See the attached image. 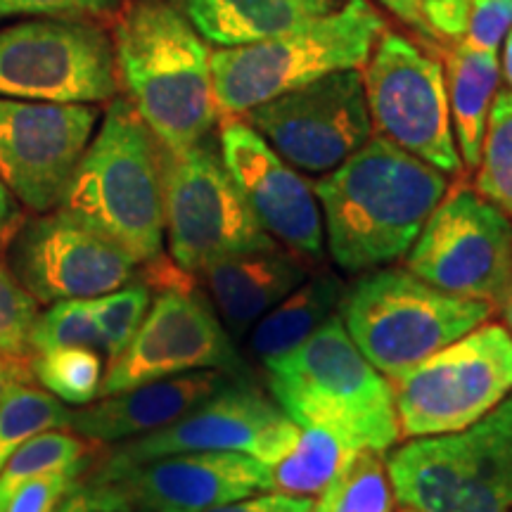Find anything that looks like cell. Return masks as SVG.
Masks as SVG:
<instances>
[{"label":"cell","instance_id":"6da1fadb","mask_svg":"<svg viewBox=\"0 0 512 512\" xmlns=\"http://www.w3.org/2000/svg\"><path fill=\"white\" fill-rule=\"evenodd\" d=\"M332 261L347 273L401 259L448 192V176L389 143L370 138L313 185Z\"/></svg>","mask_w":512,"mask_h":512},{"label":"cell","instance_id":"7a4b0ae2","mask_svg":"<svg viewBox=\"0 0 512 512\" xmlns=\"http://www.w3.org/2000/svg\"><path fill=\"white\" fill-rule=\"evenodd\" d=\"M117 74L140 119L166 152L188 150L219 121L207 41L162 0L128 8L114 41Z\"/></svg>","mask_w":512,"mask_h":512},{"label":"cell","instance_id":"3957f363","mask_svg":"<svg viewBox=\"0 0 512 512\" xmlns=\"http://www.w3.org/2000/svg\"><path fill=\"white\" fill-rule=\"evenodd\" d=\"M60 209L110 238L138 264L164 254L159 143L126 98H112Z\"/></svg>","mask_w":512,"mask_h":512},{"label":"cell","instance_id":"277c9868","mask_svg":"<svg viewBox=\"0 0 512 512\" xmlns=\"http://www.w3.org/2000/svg\"><path fill=\"white\" fill-rule=\"evenodd\" d=\"M264 368L268 392L299 427H328L356 448L382 453L401 439L394 384L351 342L339 313Z\"/></svg>","mask_w":512,"mask_h":512},{"label":"cell","instance_id":"5b68a950","mask_svg":"<svg viewBox=\"0 0 512 512\" xmlns=\"http://www.w3.org/2000/svg\"><path fill=\"white\" fill-rule=\"evenodd\" d=\"M387 31L370 0H347L304 27L249 46L216 48L209 57L219 117H242L278 95L342 69H363Z\"/></svg>","mask_w":512,"mask_h":512},{"label":"cell","instance_id":"8992f818","mask_svg":"<svg viewBox=\"0 0 512 512\" xmlns=\"http://www.w3.org/2000/svg\"><path fill=\"white\" fill-rule=\"evenodd\" d=\"M491 313L486 302L441 292L403 268L363 275L339 304L351 342L392 384Z\"/></svg>","mask_w":512,"mask_h":512},{"label":"cell","instance_id":"52a82bcc","mask_svg":"<svg viewBox=\"0 0 512 512\" xmlns=\"http://www.w3.org/2000/svg\"><path fill=\"white\" fill-rule=\"evenodd\" d=\"M394 498L418 512H512V394L463 432L387 456Z\"/></svg>","mask_w":512,"mask_h":512},{"label":"cell","instance_id":"ba28073f","mask_svg":"<svg viewBox=\"0 0 512 512\" xmlns=\"http://www.w3.org/2000/svg\"><path fill=\"white\" fill-rule=\"evenodd\" d=\"M512 394V335L489 323L418 363L394 384L406 439L463 432Z\"/></svg>","mask_w":512,"mask_h":512},{"label":"cell","instance_id":"9c48e42d","mask_svg":"<svg viewBox=\"0 0 512 512\" xmlns=\"http://www.w3.org/2000/svg\"><path fill=\"white\" fill-rule=\"evenodd\" d=\"M162 157L164 238L169 256L197 275L221 256L278 245L254 219L209 136Z\"/></svg>","mask_w":512,"mask_h":512},{"label":"cell","instance_id":"30bf717a","mask_svg":"<svg viewBox=\"0 0 512 512\" xmlns=\"http://www.w3.org/2000/svg\"><path fill=\"white\" fill-rule=\"evenodd\" d=\"M117 57L105 31L50 17L0 31V98L98 105L119 91Z\"/></svg>","mask_w":512,"mask_h":512},{"label":"cell","instance_id":"8fae6325","mask_svg":"<svg viewBox=\"0 0 512 512\" xmlns=\"http://www.w3.org/2000/svg\"><path fill=\"white\" fill-rule=\"evenodd\" d=\"M370 121L380 138L446 176L463 171L448 110L444 67L396 31L377 38L366 69Z\"/></svg>","mask_w":512,"mask_h":512},{"label":"cell","instance_id":"7c38bea8","mask_svg":"<svg viewBox=\"0 0 512 512\" xmlns=\"http://www.w3.org/2000/svg\"><path fill=\"white\" fill-rule=\"evenodd\" d=\"M93 467L81 477L93 510L207 512L273 491L271 467L240 451L174 453L124 467Z\"/></svg>","mask_w":512,"mask_h":512},{"label":"cell","instance_id":"4fadbf2b","mask_svg":"<svg viewBox=\"0 0 512 512\" xmlns=\"http://www.w3.org/2000/svg\"><path fill=\"white\" fill-rule=\"evenodd\" d=\"M406 271L498 309L512 278V221L479 192H446L408 249Z\"/></svg>","mask_w":512,"mask_h":512},{"label":"cell","instance_id":"5bb4252c","mask_svg":"<svg viewBox=\"0 0 512 512\" xmlns=\"http://www.w3.org/2000/svg\"><path fill=\"white\" fill-rule=\"evenodd\" d=\"M245 121L304 174H330L373 136L361 69H342L247 110Z\"/></svg>","mask_w":512,"mask_h":512},{"label":"cell","instance_id":"9a60e30c","mask_svg":"<svg viewBox=\"0 0 512 512\" xmlns=\"http://www.w3.org/2000/svg\"><path fill=\"white\" fill-rule=\"evenodd\" d=\"M299 432L302 427L287 418L278 403L252 382L235 377L226 389L181 420L145 437L112 444L102 460L95 458V463L124 467L174 453L240 451L273 467L292 451Z\"/></svg>","mask_w":512,"mask_h":512},{"label":"cell","instance_id":"2e32d148","mask_svg":"<svg viewBox=\"0 0 512 512\" xmlns=\"http://www.w3.org/2000/svg\"><path fill=\"white\" fill-rule=\"evenodd\" d=\"M5 264L38 306L102 297L140 275L131 254L60 207L24 219L5 249Z\"/></svg>","mask_w":512,"mask_h":512},{"label":"cell","instance_id":"e0dca14e","mask_svg":"<svg viewBox=\"0 0 512 512\" xmlns=\"http://www.w3.org/2000/svg\"><path fill=\"white\" fill-rule=\"evenodd\" d=\"M98 119L95 105L0 98V181L22 207H60Z\"/></svg>","mask_w":512,"mask_h":512},{"label":"cell","instance_id":"ac0fdd59","mask_svg":"<svg viewBox=\"0 0 512 512\" xmlns=\"http://www.w3.org/2000/svg\"><path fill=\"white\" fill-rule=\"evenodd\" d=\"M242 358L211 304L197 290H162L128 347L107 366L100 396L195 370H235Z\"/></svg>","mask_w":512,"mask_h":512},{"label":"cell","instance_id":"d6986e66","mask_svg":"<svg viewBox=\"0 0 512 512\" xmlns=\"http://www.w3.org/2000/svg\"><path fill=\"white\" fill-rule=\"evenodd\" d=\"M219 150L256 223L309 264L323 261L325 230L313 185L240 117L223 119Z\"/></svg>","mask_w":512,"mask_h":512},{"label":"cell","instance_id":"ffe728a7","mask_svg":"<svg viewBox=\"0 0 512 512\" xmlns=\"http://www.w3.org/2000/svg\"><path fill=\"white\" fill-rule=\"evenodd\" d=\"M228 370H195L100 396L69 415V430L98 446H112L164 430L235 380Z\"/></svg>","mask_w":512,"mask_h":512},{"label":"cell","instance_id":"44dd1931","mask_svg":"<svg viewBox=\"0 0 512 512\" xmlns=\"http://www.w3.org/2000/svg\"><path fill=\"white\" fill-rule=\"evenodd\" d=\"M309 261L283 245L247 249L211 261L200 273L230 337L247 335L280 299L309 278Z\"/></svg>","mask_w":512,"mask_h":512},{"label":"cell","instance_id":"7402d4cb","mask_svg":"<svg viewBox=\"0 0 512 512\" xmlns=\"http://www.w3.org/2000/svg\"><path fill=\"white\" fill-rule=\"evenodd\" d=\"M183 15L216 48L283 36L335 10V0H181Z\"/></svg>","mask_w":512,"mask_h":512},{"label":"cell","instance_id":"603a6c76","mask_svg":"<svg viewBox=\"0 0 512 512\" xmlns=\"http://www.w3.org/2000/svg\"><path fill=\"white\" fill-rule=\"evenodd\" d=\"M444 57L448 110L458 155L467 169H477L486 119L501 81V64L496 53H484L465 43H451Z\"/></svg>","mask_w":512,"mask_h":512},{"label":"cell","instance_id":"cb8c5ba5","mask_svg":"<svg viewBox=\"0 0 512 512\" xmlns=\"http://www.w3.org/2000/svg\"><path fill=\"white\" fill-rule=\"evenodd\" d=\"M344 292L347 287L335 273L309 275L266 316L256 320L249 347L264 363L290 354L335 316Z\"/></svg>","mask_w":512,"mask_h":512},{"label":"cell","instance_id":"d4e9b609","mask_svg":"<svg viewBox=\"0 0 512 512\" xmlns=\"http://www.w3.org/2000/svg\"><path fill=\"white\" fill-rule=\"evenodd\" d=\"M356 451L361 448L328 427L306 425L292 451L271 467L273 491L306 498L320 496Z\"/></svg>","mask_w":512,"mask_h":512},{"label":"cell","instance_id":"484cf974","mask_svg":"<svg viewBox=\"0 0 512 512\" xmlns=\"http://www.w3.org/2000/svg\"><path fill=\"white\" fill-rule=\"evenodd\" d=\"M95 446L98 444L72 430H48L24 441L0 470V512H5L15 491L29 479L64 467L93 463L98 458Z\"/></svg>","mask_w":512,"mask_h":512},{"label":"cell","instance_id":"4316f807","mask_svg":"<svg viewBox=\"0 0 512 512\" xmlns=\"http://www.w3.org/2000/svg\"><path fill=\"white\" fill-rule=\"evenodd\" d=\"M394 489L387 456L375 448L356 451L313 503L316 512H392Z\"/></svg>","mask_w":512,"mask_h":512},{"label":"cell","instance_id":"83f0119b","mask_svg":"<svg viewBox=\"0 0 512 512\" xmlns=\"http://www.w3.org/2000/svg\"><path fill=\"white\" fill-rule=\"evenodd\" d=\"M29 370L38 387L46 389L67 406H88L100 399L105 361L102 354L88 347H67L31 354Z\"/></svg>","mask_w":512,"mask_h":512},{"label":"cell","instance_id":"f1b7e54d","mask_svg":"<svg viewBox=\"0 0 512 512\" xmlns=\"http://www.w3.org/2000/svg\"><path fill=\"white\" fill-rule=\"evenodd\" d=\"M72 408L34 382L12 387L0 401V470L24 441L48 430H69Z\"/></svg>","mask_w":512,"mask_h":512},{"label":"cell","instance_id":"f546056e","mask_svg":"<svg viewBox=\"0 0 512 512\" xmlns=\"http://www.w3.org/2000/svg\"><path fill=\"white\" fill-rule=\"evenodd\" d=\"M477 192L512 221V91H498L491 102L477 166Z\"/></svg>","mask_w":512,"mask_h":512},{"label":"cell","instance_id":"4dcf8cb0","mask_svg":"<svg viewBox=\"0 0 512 512\" xmlns=\"http://www.w3.org/2000/svg\"><path fill=\"white\" fill-rule=\"evenodd\" d=\"M31 354L67 347H88L102 354L100 328L95 323L91 299H62L38 311L29 335Z\"/></svg>","mask_w":512,"mask_h":512},{"label":"cell","instance_id":"1f68e13d","mask_svg":"<svg viewBox=\"0 0 512 512\" xmlns=\"http://www.w3.org/2000/svg\"><path fill=\"white\" fill-rule=\"evenodd\" d=\"M152 304V290L143 280H133L119 290L91 299L95 323L102 337V356L107 366L128 347Z\"/></svg>","mask_w":512,"mask_h":512},{"label":"cell","instance_id":"d6a6232c","mask_svg":"<svg viewBox=\"0 0 512 512\" xmlns=\"http://www.w3.org/2000/svg\"><path fill=\"white\" fill-rule=\"evenodd\" d=\"M38 311L36 299L22 290L5 259H0V354L31 356L29 335Z\"/></svg>","mask_w":512,"mask_h":512},{"label":"cell","instance_id":"836d02e7","mask_svg":"<svg viewBox=\"0 0 512 512\" xmlns=\"http://www.w3.org/2000/svg\"><path fill=\"white\" fill-rule=\"evenodd\" d=\"M95 463V460H93ZM93 463H81L64 467V470L48 472V475L34 477L24 482L10 498L5 512H53L60 498L72 489L76 479H81L91 470Z\"/></svg>","mask_w":512,"mask_h":512},{"label":"cell","instance_id":"e575fe53","mask_svg":"<svg viewBox=\"0 0 512 512\" xmlns=\"http://www.w3.org/2000/svg\"><path fill=\"white\" fill-rule=\"evenodd\" d=\"M512 27V0H475L467 34L460 43L465 46L496 53Z\"/></svg>","mask_w":512,"mask_h":512},{"label":"cell","instance_id":"d590c367","mask_svg":"<svg viewBox=\"0 0 512 512\" xmlns=\"http://www.w3.org/2000/svg\"><path fill=\"white\" fill-rule=\"evenodd\" d=\"M119 0H0V17L43 15V17H102L117 10Z\"/></svg>","mask_w":512,"mask_h":512},{"label":"cell","instance_id":"8d00e7d4","mask_svg":"<svg viewBox=\"0 0 512 512\" xmlns=\"http://www.w3.org/2000/svg\"><path fill=\"white\" fill-rule=\"evenodd\" d=\"M475 0H420V15L430 38L460 43L467 34Z\"/></svg>","mask_w":512,"mask_h":512},{"label":"cell","instance_id":"74e56055","mask_svg":"<svg viewBox=\"0 0 512 512\" xmlns=\"http://www.w3.org/2000/svg\"><path fill=\"white\" fill-rule=\"evenodd\" d=\"M313 498L306 496H290L283 491H264L249 498H240V501L219 505V508L207 512H311Z\"/></svg>","mask_w":512,"mask_h":512},{"label":"cell","instance_id":"f35d334b","mask_svg":"<svg viewBox=\"0 0 512 512\" xmlns=\"http://www.w3.org/2000/svg\"><path fill=\"white\" fill-rule=\"evenodd\" d=\"M22 223V204L15 200V195H12V192L5 188V183L0 181V252L8 249L10 240L15 238V233Z\"/></svg>","mask_w":512,"mask_h":512},{"label":"cell","instance_id":"ab89813d","mask_svg":"<svg viewBox=\"0 0 512 512\" xmlns=\"http://www.w3.org/2000/svg\"><path fill=\"white\" fill-rule=\"evenodd\" d=\"M22 382H34L29 370V358L0 354V401L5 399V394H8L12 387H17V384Z\"/></svg>","mask_w":512,"mask_h":512},{"label":"cell","instance_id":"60d3db41","mask_svg":"<svg viewBox=\"0 0 512 512\" xmlns=\"http://www.w3.org/2000/svg\"><path fill=\"white\" fill-rule=\"evenodd\" d=\"M377 3L392 12L394 17H399L401 22H406L408 27H413L415 31H420L422 36L430 38V34H427V29H425V22H422V15H420V0H377Z\"/></svg>","mask_w":512,"mask_h":512},{"label":"cell","instance_id":"b9f144b4","mask_svg":"<svg viewBox=\"0 0 512 512\" xmlns=\"http://www.w3.org/2000/svg\"><path fill=\"white\" fill-rule=\"evenodd\" d=\"M91 510L93 505H91V496H88L86 484H83L81 479H76L72 489L60 498V503L55 505L53 512H91Z\"/></svg>","mask_w":512,"mask_h":512},{"label":"cell","instance_id":"7bdbcfd3","mask_svg":"<svg viewBox=\"0 0 512 512\" xmlns=\"http://www.w3.org/2000/svg\"><path fill=\"white\" fill-rule=\"evenodd\" d=\"M503 74L505 81L510 83V91H512V27L505 36V50H503Z\"/></svg>","mask_w":512,"mask_h":512},{"label":"cell","instance_id":"ee69618b","mask_svg":"<svg viewBox=\"0 0 512 512\" xmlns=\"http://www.w3.org/2000/svg\"><path fill=\"white\" fill-rule=\"evenodd\" d=\"M498 309L503 311L505 330H508L512 335V278H510V285H508V290H505V297H503V302H501V306H498Z\"/></svg>","mask_w":512,"mask_h":512},{"label":"cell","instance_id":"f6af8a7d","mask_svg":"<svg viewBox=\"0 0 512 512\" xmlns=\"http://www.w3.org/2000/svg\"><path fill=\"white\" fill-rule=\"evenodd\" d=\"M91 512H140V510H131V508H95Z\"/></svg>","mask_w":512,"mask_h":512},{"label":"cell","instance_id":"bcb514c9","mask_svg":"<svg viewBox=\"0 0 512 512\" xmlns=\"http://www.w3.org/2000/svg\"><path fill=\"white\" fill-rule=\"evenodd\" d=\"M399 512H418V510H411V508H401Z\"/></svg>","mask_w":512,"mask_h":512},{"label":"cell","instance_id":"7dc6e473","mask_svg":"<svg viewBox=\"0 0 512 512\" xmlns=\"http://www.w3.org/2000/svg\"><path fill=\"white\" fill-rule=\"evenodd\" d=\"M311 512H316V510H311Z\"/></svg>","mask_w":512,"mask_h":512}]
</instances>
